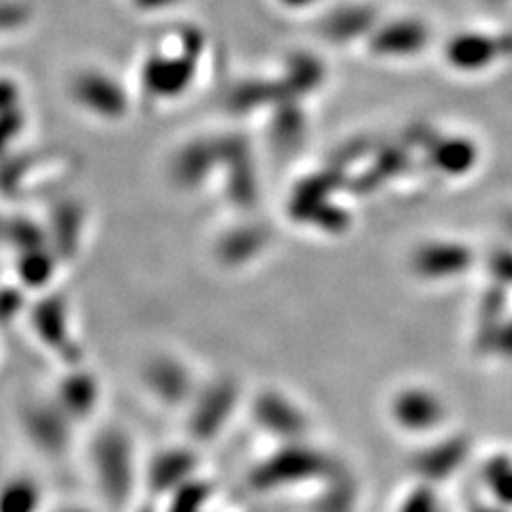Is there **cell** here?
Here are the masks:
<instances>
[{
	"label": "cell",
	"mask_w": 512,
	"mask_h": 512,
	"mask_svg": "<svg viewBox=\"0 0 512 512\" xmlns=\"http://www.w3.org/2000/svg\"><path fill=\"white\" fill-rule=\"evenodd\" d=\"M43 491L35 478H0V512H41Z\"/></svg>",
	"instance_id": "6da1fadb"
},
{
	"label": "cell",
	"mask_w": 512,
	"mask_h": 512,
	"mask_svg": "<svg viewBox=\"0 0 512 512\" xmlns=\"http://www.w3.org/2000/svg\"><path fill=\"white\" fill-rule=\"evenodd\" d=\"M54 512H92V510H88L84 506H62V508H58Z\"/></svg>",
	"instance_id": "7a4b0ae2"
}]
</instances>
